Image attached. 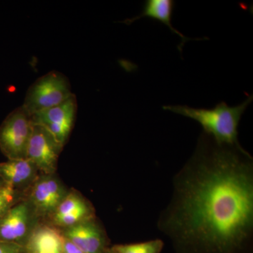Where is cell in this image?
Segmentation results:
<instances>
[{
	"label": "cell",
	"instance_id": "1",
	"mask_svg": "<svg viewBox=\"0 0 253 253\" xmlns=\"http://www.w3.org/2000/svg\"><path fill=\"white\" fill-rule=\"evenodd\" d=\"M160 231L188 253H236L253 234V159L239 146L201 133L173 179Z\"/></svg>",
	"mask_w": 253,
	"mask_h": 253
},
{
	"label": "cell",
	"instance_id": "2",
	"mask_svg": "<svg viewBox=\"0 0 253 253\" xmlns=\"http://www.w3.org/2000/svg\"><path fill=\"white\" fill-rule=\"evenodd\" d=\"M253 100V96L251 95L242 104L236 106H229L221 101L212 109H196L180 105L163 108L194 120L202 126L203 132L211 136L218 144L239 146L238 127L240 121Z\"/></svg>",
	"mask_w": 253,
	"mask_h": 253
},
{
	"label": "cell",
	"instance_id": "3",
	"mask_svg": "<svg viewBox=\"0 0 253 253\" xmlns=\"http://www.w3.org/2000/svg\"><path fill=\"white\" fill-rule=\"evenodd\" d=\"M73 94L68 78L58 71H50L28 88L22 106L32 116L61 104Z\"/></svg>",
	"mask_w": 253,
	"mask_h": 253
},
{
	"label": "cell",
	"instance_id": "4",
	"mask_svg": "<svg viewBox=\"0 0 253 253\" xmlns=\"http://www.w3.org/2000/svg\"><path fill=\"white\" fill-rule=\"evenodd\" d=\"M33 126L31 116L22 106L5 118L0 126V150L8 160L26 159Z\"/></svg>",
	"mask_w": 253,
	"mask_h": 253
},
{
	"label": "cell",
	"instance_id": "5",
	"mask_svg": "<svg viewBox=\"0 0 253 253\" xmlns=\"http://www.w3.org/2000/svg\"><path fill=\"white\" fill-rule=\"evenodd\" d=\"M77 110V99L73 94L61 104L32 116V122L45 128L63 146L74 126Z\"/></svg>",
	"mask_w": 253,
	"mask_h": 253
},
{
	"label": "cell",
	"instance_id": "6",
	"mask_svg": "<svg viewBox=\"0 0 253 253\" xmlns=\"http://www.w3.org/2000/svg\"><path fill=\"white\" fill-rule=\"evenodd\" d=\"M63 147L45 128L33 124L26 159L31 161L38 170L51 174L56 171Z\"/></svg>",
	"mask_w": 253,
	"mask_h": 253
},
{
	"label": "cell",
	"instance_id": "7",
	"mask_svg": "<svg viewBox=\"0 0 253 253\" xmlns=\"http://www.w3.org/2000/svg\"><path fill=\"white\" fill-rule=\"evenodd\" d=\"M63 235L84 253H105L109 249L104 229L92 217L68 227Z\"/></svg>",
	"mask_w": 253,
	"mask_h": 253
},
{
	"label": "cell",
	"instance_id": "8",
	"mask_svg": "<svg viewBox=\"0 0 253 253\" xmlns=\"http://www.w3.org/2000/svg\"><path fill=\"white\" fill-rule=\"evenodd\" d=\"M66 195L61 183L51 174H46L33 184L30 200L38 214L46 215L54 214Z\"/></svg>",
	"mask_w": 253,
	"mask_h": 253
},
{
	"label": "cell",
	"instance_id": "9",
	"mask_svg": "<svg viewBox=\"0 0 253 253\" xmlns=\"http://www.w3.org/2000/svg\"><path fill=\"white\" fill-rule=\"evenodd\" d=\"M31 214L28 203L14 204L0 219V241L26 246Z\"/></svg>",
	"mask_w": 253,
	"mask_h": 253
},
{
	"label": "cell",
	"instance_id": "10",
	"mask_svg": "<svg viewBox=\"0 0 253 253\" xmlns=\"http://www.w3.org/2000/svg\"><path fill=\"white\" fill-rule=\"evenodd\" d=\"M64 236L57 229L40 226L34 229L27 240L26 253H63Z\"/></svg>",
	"mask_w": 253,
	"mask_h": 253
},
{
	"label": "cell",
	"instance_id": "11",
	"mask_svg": "<svg viewBox=\"0 0 253 253\" xmlns=\"http://www.w3.org/2000/svg\"><path fill=\"white\" fill-rule=\"evenodd\" d=\"M174 6H175V1L173 0H146L144 1V4L143 6L142 12L136 17L126 19L124 23L129 25L136 20L148 17L163 23L167 26L171 31L178 35L181 38V44L178 46V49L181 53L183 46L185 44L186 42L192 39L184 36L180 32L173 28L172 18Z\"/></svg>",
	"mask_w": 253,
	"mask_h": 253
},
{
	"label": "cell",
	"instance_id": "12",
	"mask_svg": "<svg viewBox=\"0 0 253 253\" xmlns=\"http://www.w3.org/2000/svg\"><path fill=\"white\" fill-rule=\"evenodd\" d=\"M38 168L28 159L8 160L0 163V179L14 190L34 181Z\"/></svg>",
	"mask_w": 253,
	"mask_h": 253
},
{
	"label": "cell",
	"instance_id": "13",
	"mask_svg": "<svg viewBox=\"0 0 253 253\" xmlns=\"http://www.w3.org/2000/svg\"><path fill=\"white\" fill-rule=\"evenodd\" d=\"M163 247L162 240L154 239L136 244L116 245L112 249L119 253H161Z\"/></svg>",
	"mask_w": 253,
	"mask_h": 253
},
{
	"label": "cell",
	"instance_id": "14",
	"mask_svg": "<svg viewBox=\"0 0 253 253\" xmlns=\"http://www.w3.org/2000/svg\"><path fill=\"white\" fill-rule=\"evenodd\" d=\"M91 217V209L87 204H85L67 214L54 217V220L55 224L57 225L68 228Z\"/></svg>",
	"mask_w": 253,
	"mask_h": 253
},
{
	"label": "cell",
	"instance_id": "15",
	"mask_svg": "<svg viewBox=\"0 0 253 253\" xmlns=\"http://www.w3.org/2000/svg\"><path fill=\"white\" fill-rule=\"evenodd\" d=\"M86 204L81 196L76 194L66 195L54 212V217L65 215Z\"/></svg>",
	"mask_w": 253,
	"mask_h": 253
},
{
	"label": "cell",
	"instance_id": "16",
	"mask_svg": "<svg viewBox=\"0 0 253 253\" xmlns=\"http://www.w3.org/2000/svg\"><path fill=\"white\" fill-rule=\"evenodd\" d=\"M16 191L10 186L0 189V219L16 204Z\"/></svg>",
	"mask_w": 253,
	"mask_h": 253
},
{
	"label": "cell",
	"instance_id": "17",
	"mask_svg": "<svg viewBox=\"0 0 253 253\" xmlns=\"http://www.w3.org/2000/svg\"><path fill=\"white\" fill-rule=\"evenodd\" d=\"M0 253H26L25 246L0 241Z\"/></svg>",
	"mask_w": 253,
	"mask_h": 253
},
{
	"label": "cell",
	"instance_id": "18",
	"mask_svg": "<svg viewBox=\"0 0 253 253\" xmlns=\"http://www.w3.org/2000/svg\"><path fill=\"white\" fill-rule=\"evenodd\" d=\"M63 253H84L81 250L78 249L69 240L64 237L63 240Z\"/></svg>",
	"mask_w": 253,
	"mask_h": 253
},
{
	"label": "cell",
	"instance_id": "19",
	"mask_svg": "<svg viewBox=\"0 0 253 253\" xmlns=\"http://www.w3.org/2000/svg\"><path fill=\"white\" fill-rule=\"evenodd\" d=\"M105 253H119L117 252V251H115L114 249H112V247L110 248V249H108L107 251H106V252Z\"/></svg>",
	"mask_w": 253,
	"mask_h": 253
},
{
	"label": "cell",
	"instance_id": "20",
	"mask_svg": "<svg viewBox=\"0 0 253 253\" xmlns=\"http://www.w3.org/2000/svg\"><path fill=\"white\" fill-rule=\"evenodd\" d=\"M5 186H6V184H4V181L0 179V189H1V188L4 187Z\"/></svg>",
	"mask_w": 253,
	"mask_h": 253
}]
</instances>
